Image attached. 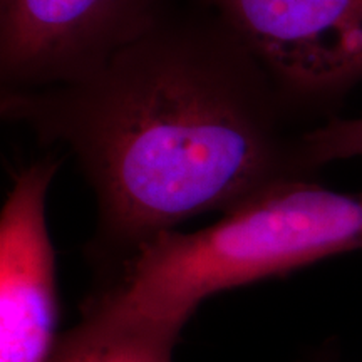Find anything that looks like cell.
<instances>
[{
    "instance_id": "obj_1",
    "label": "cell",
    "mask_w": 362,
    "mask_h": 362,
    "mask_svg": "<svg viewBox=\"0 0 362 362\" xmlns=\"http://www.w3.org/2000/svg\"><path fill=\"white\" fill-rule=\"evenodd\" d=\"M198 4V2H197ZM292 106L218 13L166 6L79 78L2 90L0 111L71 149L96 193L107 274L163 232L309 178Z\"/></svg>"
},
{
    "instance_id": "obj_2",
    "label": "cell",
    "mask_w": 362,
    "mask_h": 362,
    "mask_svg": "<svg viewBox=\"0 0 362 362\" xmlns=\"http://www.w3.org/2000/svg\"><path fill=\"white\" fill-rule=\"evenodd\" d=\"M362 248V193L309 178L275 185L197 232L168 230L107 274L93 298L187 324L215 293Z\"/></svg>"
},
{
    "instance_id": "obj_3",
    "label": "cell",
    "mask_w": 362,
    "mask_h": 362,
    "mask_svg": "<svg viewBox=\"0 0 362 362\" xmlns=\"http://www.w3.org/2000/svg\"><path fill=\"white\" fill-rule=\"evenodd\" d=\"M243 40L292 106H320L362 81V0H197Z\"/></svg>"
},
{
    "instance_id": "obj_4",
    "label": "cell",
    "mask_w": 362,
    "mask_h": 362,
    "mask_svg": "<svg viewBox=\"0 0 362 362\" xmlns=\"http://www.w3.org/2000/svg\"><path fill=\"white\" fill-rule=\"evenodd\" d=\"M166 6L168 0H0L2 90L79 78Z\"/></svg>"
},
{
    "instance_id": "obj_5",
    "label": "cell",
    "mask_w": 362,
    "mask_h": 362,
    "mask_svg": "<svg viewBox=\"0 0 362 362\" xmlns=\"http://www.w3.org/2000/svg\"><path fill=\"white\" fill-rule=\"evenodd\" d=\"M59 168L49 156L16 176L0 215V362H47L57 342L56 252L45 198Z\"/></svg>"
},
{
    "instance_id": "obj_6",
    "label": "cell",
    "mask_w": 362,
    "mask_h": 362,
    "mask_svg": "<svg viewBox=\"0 0 362 362\" xmlns=\"http://www.w3.org/2000/svg\"><path fill=\"white\" fill-rule=\"evenodd\" d=\"M183 327L89 297L83 320L57 339L47 362H173Z\"/></svg>"
},
{
    "instance_id": "obj_7",
    "label": "cell",
    "mask_w": 362,
    "mask_h": 362,
    "mask_svg": "<svg viewBox=\"0 0 362 362\" xmlns=\"http://www.w3.org/2000/svg\"><path fill=\"white\" fill-rule=\"evenodd\" d=\"M300 146L302 160L310 173L325 163L362 158V117L330 119L320 128L302 134Z\"/></svg>"
}]
</instances>
